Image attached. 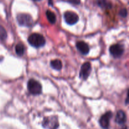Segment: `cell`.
Instances as JSON below:
<instances>
[{"mask_svg":"<svg viewBox=\"0 0 129 129\" xmlns=\"http://www.w3.org/2000/svg\"><path fill=\"white\" fill-rule=\"evenodd\" d=\"M44 128L47 129H57L59 127V122L56 116L45 117L42 122Z\"/></svg>","mask_w":129,"mask_h":129,"instance_id":"obj_4","label":"cell"},{"mask_svg":"<svg viewBox=\"0 0 129 129\" xmlns=\"http://www.w3.org/2000/svg\"><path fill=\"white\" fill-rule=\"evenodd\" d=\"M16 20L19 25L26 27H30L34 24V20L32 17L29 14L20 13L16 16Z\"/></svg>","mask_w":129,"mask_h":129,"instance_id":"obj_3","label":"cell"},{"mask_svg":"<svg viewBox=\"0 0 129 129\" xmlns=\"http://www.w3.org/2000/svg\"><path fill=\"white\" fill-rule=\"evenodd\" d=\"M78 50L83 55H87L89 52V47L88 44L83 41H79L76 43Z\"/></svg>","mask_w":129,"mask_h":129,"instance_id":"obj_9","label":"cell"},{"mask_svg":"<svg viewBox=\"0 0 129 129\" xmlns=\"http://www.w3.org/2000/svg\"><path fill=\"white\" fill-rule=\"evenodd\" d=\"M64 18L68 25H73L78 22L79 16L76 13L73 11H66L64 14Z\"/></svg>","mask_w":129,"mask_h":129,"instance_id":"obj_6","label":"cell"},{"mask_svg":"<svg viewBox=\"0 0 129 129\" xmlns=\"http://www.w3.org/2000/svg\"><path fill=\"white\" fill-rule=\"evenodd\" d=\"M127 13H128V12H127V9L125 8H122V10H120L119 11V15H120L122 17H126V16H127Z\"/></svg>","mask_w":129,"mask_h":129,"instance_id":"obj_16","label":"cell"},{"mask_svg":"<svg viewBox=\"0 0 129 129\" xmlns=\"http://www.w3.org/2000/svg\"><path fill=\"white\" fill-rule=\"evenodd\" d=\"M50 66L55 70L60 71L62 68V64L59 59H55L50 62Z\"/></svg>","mask_w":129,"mask_h":129,"instance_id":"obj_12","label":"cell"},{"mask_svg":"<svg viewBox=\"0 0 129 129\" xmlns=\"http://www.w3.org/2000/svg\"><path fill=\"white\" fill-rule=\"evenodd\" d=\"M91 71V65L90 62H86L82 65L79 72V77L83 80H86Z\"/></svg>","mask_w":129,"mask_h":129,"instance_id":"obj_7","label":"cell"},{"mask_svg":"<svg viewBox=\"0 0 129 129\" xmlns=\"http://www.w3.org/2000/svg\"><path fill=\"white\" fill-rule=\"evenodd\" d=\"M127 121V116L123 110H119L117 112L115 118V122L119 125H123Z\"/></svg>","mask_w":129,"mask_h":129,"instance_id":"obj_10","label":"cell"},{"mask_svg":"<svg viewBox=\"0 0 129 129\" xmlns=\"http://www.w3.org/2000/svg\"><path fill=\"white\" fill-rule=\"evenodd\" d=\"M7 38V32L3 26L0 25V40H5Z\"/></svg>","mask_w":129,"mask_h":129,"instance_id":"obj_15","label":"cell"},{"mask_svg":"<svg viewBox=\"0 0 129 129\" xmlns=\"http://www.w3.org/2000/svg\"><path fill=\"white\" fill-rule=\"evenodd\" d=\"M34 1H40V0H34Z\"/></svg>","mask_w":129,"mask_h":129,"instance_id":"obj_18","label":"cell"},{"mask_svg":"<svg viewBox=\"0 0 129 129\" xmlns=\"http://www.w3.org/2000/svg\"><path fill=\"white\" fill-rule=\"evenodd\" d=\"M69 3L74 5H79L81 2V0H68Z\"/></svg>","mask_w":129,"mask_h":129,"instance_id":"obj_17","label":"cell"},{"mask_svg":"<svg viewBox=\"0 0 129 129\" xmlns=\"http://www.w3.org/2000/svg\"><path fill=\"white\" fill-rule=\"evenodd\" d=\"M15 51L19 56H22L25 52V47L22 44H18L15 47Z\"/></svg>","mask_w":129,"mask_h":129,"instance_id":"obj_14","label":"cell"},{"mask_svg":"<svg viewBox=\"0 0 129 129\" xmlns=\"http://www.w3.org/2000/svg\"><path fill=\"white\" fill-rule=\"evenodd\" d=\"M113 114L111 112H107L101 117L99 120L100 125L103 129H108L110 126V122Z\"/></svg>","mask_w":129,"mask_h":129,"instance_id":"obj_8","label":"cell"},{"mask_svg":"<svg viewBox=\"0 0 129 129\" xmlns=\"http://www.w3.org/2000/svg\"><path fill=\"white\" fill-rule=\"evenodd\" d=\"M109 50L112 56L115 58H118L123 55L124 52V47L122 44H114L110 46Z\"/></svg>","mask_w":129,"mask_h":129,"instance_id":"obj_5","label":"cell"},{"mask_svg":"<svg viewBox=\"0 0 129 129\" xmlns=\"http://www.w3.org/2000/svg\"><path fill=\"white\" fill-rule=\"evenodd\" d=\"M46 16L47 18L48 21L51 24H54L56 21V16L54 14V13H53L52 11H50V10H48L46 11Z\"/></svg>","mask_w":129,"mask_h":129,"instance_id":"obj_13","label":"cell"},{"mask_svg":"<svg viewBox=\"0 0 129 129\" xmlns=\"http://www.w3.org/2000/svg\"><path fill=\"white\" fill-rule=\"evenodd\" d=\"M97 5L103 9H111L112 8V3L108 0H97Z\"/></svg>","mask_w":129,"mask_h":129,"instance_id":"obj_11","label":"cell"},{"mask_svg":"<svg viewBox=\"0 0 129 129\" xmlns=\"http://www.w3.org/2000/svg\"><path fill=\"white\" fill-rule=\"evenodd\" d=\"M27 88L28 91L34 95L40 94L42 91V86L41 84L34 79H30L28 81Z\"/></svg>","mask_w":129,"mask_h":129,"instance_id":"obj_2","label":"cell"},{"mask_svg":"<svg viewBox=\"0 0 129 129\" xmlns=\"http://www.w3.org/2000/svg\"><path fill=\"white\" fill-rule=\"evenodd\" d=\"M28 42L31 46L34 47L39 48L44 46L45 44V39L43 35L41 34H32L28 38Z\"/></svg>","mask_w":129,"mask_h":129,"instance_id":"obj_1","label":"cell"}]
</instances>
